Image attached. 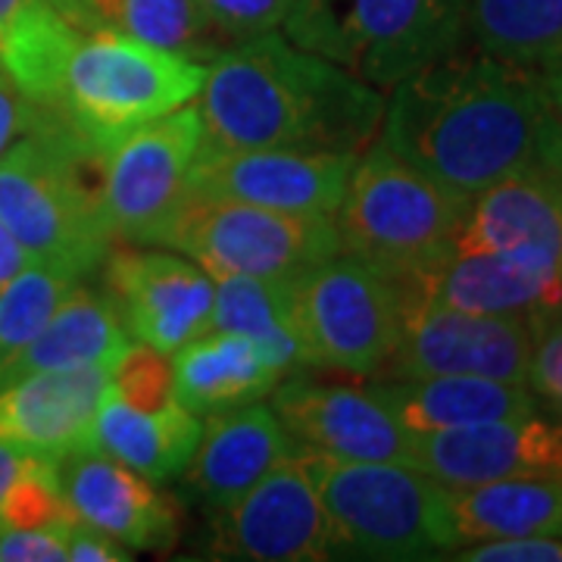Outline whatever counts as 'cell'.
Instances as JSON below:
<instances>
[{
	"instance_id": "cell-36",
	"label": "cell",
	"mask_w": 562,
	"mask_h": 562,
	"mask_svg": "<svg viewBox=\"0 0 562 562\" xmlns=\"http://www.w3.org/2000/svg\"><path fill=\"white\" fill-rule=\"evenodd\" d=\"M547 94V122H543L541 166L562 179V66L541 72Z\"/></svg>"
},
{
	"instance_id": "cell-2",
	"label": "cell",
	"mask_w": 562,
	"mask_h": 562,
	"mask_svg": "<svg viewBox=\"0 0 562 562\" xmlns=\"http://www.w3.org/2000/svg\"><path fill=\"white\" fill-rule=\"evenodd\" d=\"M384 94L276 32L238 41L206 66L203 144L360 154L384 122Z\"/></svg>"
},
{
	"instance_id": "cell-6",
	"label": "cell",
	"mask_w": 562,
	"mask_h": 562,
	"mask_svg": "<svg viewBox=\"0 0 562 562\" xmlns=\"http://www.w3.org/2000/svg\"><path fill=\"white\" fill-rule=\"evenodd\" d=\"M203 81L206 63L125 35L81 32L60 98L47 113L60 116L91 150L106 154L128 132L201 98Z\"/></svg>"
},
{
	"instance_id": "cell-5",
	"label": "cell",
	"mask_w": 562,
	"mask_h": 562,
	"mask_svg": "<svg viewBox=\"0 0 562 562\" xmlns=\"http://www.w3.org/2000/svg\"><path fill=\"white\" fill-rule=\"evenodd\" d=\"M281 25L291 44L379 91L457 54L469 35L465 0H294Z\"/></svg>"
},
{
	"instance_id": "cell-37",
	"label": "cell",
	"mask_w": 562,
	"mask_h": 562,
	"mask_svg": "<svg viewBox=\"0 0 562 562\" xmlns=\"http://www.w3.org/2000/svg\"><path fill=\"white\" fill-rule=\"evenodd\" d=\"M41 106L29 101L13 79L0 69V157L3 150L20 138L22 132H29L38 120Z\"/></svg>"
},
{
	"instance_id": "cell-41",
	"label": "cell",
	"mask_w": 562,
	"mask_h": 562,
	"mask_svg": "<svg viewBox=\"0 0 562 562\" xmlns=\"http://www.w3.org/2000/svg\"><path fill=\"white\" fill-rule=\"evenodd\" d=\"M25 3H29V0H0V29H3V25H7L10 20H13V16L20 13Z\"/></svg>"
},
{
	"instance_id": "cell-11",
	"label": "cell",
	"mask_w": 562,
	"mask_h": 562,
	"mask_svg": "<svg viewBox=\"0 0 562 562\" xmlns=\"http://www.w3.org/2000/svg\"><path fill=\"white\" fill-rule=\"evenodd\" d=\"M403 294L397 344L379 369L384 379L479 375L528 384L535 319L482 316Z\"/></svg>"
},
{
	"instance_id": "cell-18",
	"label": "cell",
	"mask_w": 562,
	"mask_h": 562,
	"mask_svg": "<svg viewBox=\"0 0 562 562\" xmlns=\"http://www.w3.org/2000/svg\"><path fill=\"white\" fill-rule=\"evenodd\" d=\"M453 250L509 254L562 272V179L541 162L479 191Z\"/></svg>"
},
{
	"instance_id": "cell-38",
	"label": "cell",
	"mask_w": 562,
	"mask_h": 562,
	"mask_svg": "<svg viewBox=\"0 0 562 562\" xmlns=\"http://www.w3.org/2000/svg\"><path fill=\"white\" fill-rule=\"evenodd\" d=\"M66 560L72 562H125L132 560L128 547L120 543L116 538L103 535L98 528L72 522L66 531Z\"/></svg>"
},
{
	"instance_id": "cell-9",
	"label": "cell",
	"mask_w": 562,
	"mask_h": 562,
	"mask_svg": "<svg viewBox=\"0 0 562 562\" xmlns=\"http://www.w3.org/2000/svg\"><path fill=\"white\" fill-rule=\"evenodd\" d=\"M303 369L379 375L401 331V284L338 254L294 281Z\"/></svg>"
},
{
	"instance_id": "cell-34",
	"label": "cell",
	"mask_w": 562,
	"mask_h": 562,
	"mask_svg": "<svg viewBox=\"0 0 562 562\" xmlns=\"http://www.w3.org/2000/svg\"><path fill=\"white\" fill-rule=\"evenodd\" d=\"M531 394L562 416V310L535 319V347L528 366Z\"/></svg>"
},
{
	"instance_id": "cell-10",
	"label": "cell",
	"mask_w": 562,
	"mask_h": 562,
	"mask_svg": "<svg viewBox=\"0 0 562 562\" xmlns=\"http://www.w3.org/2000/svg\"><path fill=\"white\" fill-rule=\"evenodd\" d=\"M203 140L198 106L147 122L103 154V210L113 241L162 247L188 198V169Z\"/></svg>"
},
{
	"instance_id": "cell-40",
	"label": "cell",
	"mask_w": 562,
	"mask_h": 562,
	"mask_svg": "<svg viewBox=\"0 0 562 562\" xmlns=\"http://www.w3.org/2000/svg\"><path fill=\"white\" fill-rule=\"evenodd\" d=\"M32 262V254L20 244V238L7 228V222L0 220V284L13 279Z\"/></svg>"
},
{
	"instance_id": "cell-24",
	"label": "cell",
	"mask_w": 562,
	"mask_h": 562,
	"mask_svg": "<svg viewBox=\"0 0 562 562\" xmlns=\"http://www.w3.org/2000/svg\"><path fill=\"white\" fill-rule=\"evenodd\" d=\"M132 347L116 306L98 291L76 288L32 341L0 366V384L38 372L103 366L113 369Z\"/></svg>"
},
{
	"instance_id": "cell-31",
	"label": "cell",
	"mask_w": 562,
	"mask_h": 562,
	"mask_svg": "<svg viewBox=\"0 0 562 562\" xmlns=\"http://www.w3.org/2000/svg\"><path fill=\"white\" fill-rule=\"evenodd\" d=\"M76 288V276L38 260L0 284V366L38 335Z\"/></svg>"
},
{
	"instance_id": "cell-16",
	"label": "cell",
	"mask_w": 562,
	"mask_h": 562,
	"mask_svg": "<svg viewBox=\"0 0 562 562\" xmlns=\"http://www.w3.org/2000/svg\"><path fill=\"white\" fill-rule=\"evenodd\" d=\"M413 465L447 487L562 475V422L543 416L413 435Z\"/></svg>"
},
{
	"instance_id": "cell-39",
	"label": "cell",
	"mask_w": 562,
	"mask_h": 562,
	"mask_svg": "<svg viewBox=\"0 0 562 562\" xmlns=\"http://www.w3.org/2000/svg\"><path fill=\"white\" fill-rule=\"evenodd\" d=\"M38 460V453H25L20 447L13 443L0 441V509H3V501L10 494V487L20 482V475Z\"/></svg>"
},
{
	"instance_id": "cell-7",
	"label": "cell",
	"mask_w": 562,
	"mask_h": 562,
	"mask_svg": "<svg viewBox=\"0 0 562 562\" xmlns=\"http://www.w3.org/2000/svg\"><path fill=\"white\" fill-rule=\"evenodd\" d=\"M322 509L331 525L335 557L428 560L453 550L447 487L406 462L331 460L306 453Z\"/></svg>"
},
{
	"instance_id": "cell-28",
	"label": "cell",
	"mask_w": 562,
	"mask_h": 562,
	"mask_svg": "<svg viewBox=\"0 0 562 562\" xmlns=\"http://www.w3.org/2000/svg\"><path fill=\"white\" fill-rule=\"evenodd\" d=\"M297 279L225 276L213 279L210 331H235L260 344L281 372L303 369V338L297 319Z\"/></svg>"
},
{
	"instance_id": "cell-1",
	"label": "cell",
	"mask_w": 562,
	"mask_h": 562,
	"mask_svg": "<svg viewBox=\"0 0 562 562\" xmlns=\"http://www.w3.org/2000/svg\"><path fill=\"white\" fill-rule=\"evenodd\" d=\"M541 72L457 50L391 88L384 144L425 176L475 198L541 160Z\"/></svg>"
},
{
	"instance_id": "cell-32",
	"label": "cell",
	"mask_w": 562,
	"mask_h": 562,
	"mask_svg": "<svg viewBox=\"0 0 562 562\" xmlns=\"http://www.w3.org/2000/svg\"><path fill=\"white\" fill-rule=\"evenodd\" d=\"M110 391L135 409H162L176 403V382L169 353L135 344L110 369Z\"/></svg>"
},
{
	"instance_id": "cell-21",
	"label": "cell",
	"mask_w": 562,
	"mask_h": 562,
	"mask_svg": "<svg viewBox=\"0 0 562 562\" xmlns=\"http://www.w3.org/2000/svg\"><path fill=\"white\" fill-rule=\"evenodd\" d=\"M291 450L294 441L281 428L276 409L244 403L210 416L184 472L191 491L213 509H222L291 457Z\"/></svg>"
},
{
	"instance_id": "cell-23",
	"label": "cell",
	"mask_w": 562,
	"mask_h": 562,
	"mask_svg": "<svg viewBox=\"0 0 562 562\" xmlns=\"http://www.w3.org/2000/svg\"><path fill=\"white\" fill-rule=\"evenodd\" d=\"M284 379L260 344L235 331H203L172 353L176 401L194 416H213L272 394Z\"/></svg>"
},
{
	"instance_id": "cell-30",
	"label": "cell",
	"mask_w": 562,
	"mask_h": 562,
	"mask_svg": "<svg viewBox=\"0 0 562 562\" xmlns=\"http://www.w3.org/2000/svg\"><path fill=\"white\" fill-rule=\"evenodd\" d=\"M479 50L535 72L562 66V0H465Z\"/></svg>"
},
{
	"instance_id": "cell-4",
	"label": "cell",
	"mask_w": 562,
	"mask_h": 562,
	"mask_svg": "<svg viewBox=\"0 0 562 562\" xmlns=\"http://www.w3.org/2000/svg\"><path fill=\"white\" fill-rule=\"evenodd\" d=\"M469 203L379 140L357 154L331 220L341 254L387 279L413 281L453 250Z\"/></svg>"
},
{
	"instance_id": "cell-35",
	"label": "cell",
	"mask_w": 562,
	"mask_h": 562,
	"mask_svg": "<svg viewBox=\"0 0 562 562\" xmlns=\"http://www.w3.org/2000/svg\"><path fill=\"white\" fill-rule=\"evenodd\" d=\"M453 560L462 562H562V531L528 535V538H503L460 547Z\"/></svg>"
},
{
	"instance_id": "cell-8",
	"label": "cell",
	"mask_w": 562,
	"mask_h": 562,
	"mask_svg": "<svg viewBox=\"0 0 562 562\" xmlns=\"http://www.w3.org/2000/svg\"><path fill=\"white\" fill-rule=\"evenodd\" d=\"M162 247L198 262L213 279H297L341 254L331 216L284 213L201 194L184 198Z\"/></svg>"
},
{
	"instance_id": "cell-26",
	"label": "cell",
	"mask_w": 562,
	"mask_h": 562,
	"mask_svg": "<svg viewBox=\"0 0 562 562\" xmlns=\"http://www.w3.org/2000/svg\"><path fill=\"white\" fill-rule=\"evenodd\" d=\"M447 513L453 550L469 543L562 531V475L447 487Z\"/></svg>"
},
{
	"instance_id": "cell-3",
	"label": "cell",
	"mask_w": 562,
	"mask_h": 562,
	"mask_svg": "<svg viewBox=\"0 0 562 562\" xmlns=\"http://www.w3.org/2000/svg\"><path fill=\"white\" fill-rule=\"evenodd\" d=\"M0 220L32 254L69 276H88L113 250L103 210V154L41 110L0 157Z\"/></svg>"
},
{
	"instance_id": "cell-15",
	"label": "cell",
	"mask_w": 562,
	"mask_h": 562,
	"mask_svg": "<svg viewBox=\"0 0 562 562\" xmlns=\"http://www.w3.org/2000/svg\"><path fill=\"white\" fill-rule=\"evenodd\" d=\"M103 269L110 303L138 344L172 357L210 331L213 276L198 262L154 247H122L106 254Z\"/></svg>"
},
{
	"instance_id": "cell-17",
	"label": "cell",
	"mask_w": 562,
	"mask_h": 562,
	"mask_svg": "<svg viewBox=\"0 0 562 562\" xmlns=\"http://www.w3.org/2000/svg\"><path fill=\"white\" fill-rule=\"evenodd\" d=\"M63 501L72 519L116 538L128 550L176 543V509L150 479L101 450H72L57 460Z\"/></svg>"
},
{
	"instance_id": "cell-33",
	"label": "cell",
	"mask_w": 562,
	"mask_h": 562,
	"mask_svg": "<svg viewBox=\"0 0 562 562\" xmlns=\"http://www.w3.org/2000/svg\"><path fill=\"white\" fill-rule=\"evenodd\" d=\"M294 0H198L201 13L228 47L276 32Z\"/></svg>"
},
{
	"instance_id": "cell-12",
	"label": "cell",
	"mask_w": 562,
	"mask_h": 562,
	"mask_svg": "<svg viewBox=\"0 0 562 562\" xmlns=\"http://www.w3.org/2000/svg\"><path fill=\"white\" fill-rule=\"evenodd\" d=\"M210 553L250 562H319L335 557L331 525L301 447L238 501L216 509Z\"/></svg>"
},
{
	"instance_id": "cell-20",
	"label": "cell",
	"mask_w": 562,
	"mask_h": 562,
	"mask_svg": "<svg viewBox=\"0 0 562 562\" xmlns=\"http://www.w3.org/2000/svg\"><path fill=\"white\" fill-rule=\"evenodd\" d=\"M106 391L110 369L103 366L38 372L0 384V441L47 460L88 450Z\"/></svg>"
},
{
	"instance_id": "cell-27",
	"label": "cell",
	"mask_w": 562,
	"mask_h": 562,
	"mask_svg": "<svg viewBox=\"0 0 562 562\" xmlns=\"http://www.w3.org/2000/svg\"><path fill=\"white\" fill-rule=\"evenodd\" d=\"M79 32H110L210 63L228 47L198 0H47Z\"/></svg>"
},
{
	"instance_id": "cell-19",
	"label": "cell",
	"mask_w": 562,
	"mask_h": 562,
	"mask_svg": "<svg viewBox=\"0 0 562 562\" xmlns=\"http://www.w3.org/2000/svg\"><path fill=\"white\" fill-rule=\"evenodd\" d=\"M406 294L482 316L541 319L562 310V272L509 254L450 250L419 279L397 281Z\"/></svg>"
},
{
	"instance_id": "cell-14",
	"label": "cell",
	"mask_w": 562,
	"mask_h": 562,
	"mask_svg": "<svg viewBox=\"0 0 562 562\" xmlns=\"http://www.w3.org/2000/svg\"><path fill=\"white\" fill-rule=\"evenodd\" d=\"M272 409L294 447L306 453L413 465V435L372 387L325 382L297 369L272 387Z\"/></svg>"
},
{
	"instance_id": "cell-29",
	"label": "cell",
	"mask_w": 562,
	"mask_h": 562,
	"mask_svg": "<svg viewBox=\"0 0 562 562\" xmlns=\"http://www.w3.org/2000/svg\"><path fill=\"white\" fill-rule=\"evenodd\" d=\"M79 35V29L63 20L47 0H29L0 29V69L35 106L54 110Z\"/></svg>"
},
{
	"instance_id": "cell-25",
	"label": "cell",
	"mask_w": 562,
	"mask_h": 562,
	"mask_svg": "<svg viewBox=\"0 0 562 562\" xmlns=\"http://www.w3.org/2000/svg\"><path fill=\"white\" fill-rule=\"evenodd\" d=\"M201 431V416L184 409L179 401L162 409H135L106 391L88 450H101L150 482H169L188 469Z\"/></svg>"
},
{
	"instance_id": "cell-13",
	"label": "cell",
	"mask_w": 562,
	"mask_h": 562,
	"mask_svg": "<svg viewBox=\"0 0 562 562\" xmlns=\"http://www.w3.org/2000/svg\"><path fill=\"white\" fill-rule=\"evenodd\" d=\"M357 154L291 147H198L188 169V194L335 216Z\"/></svg>"
},
{
	"instance_id": "cell-22",
	"label": "cell",
	"mask_w": 562,
	"mask_h": 562,
	"mask_svg": "<svg viewBox=\"0 0 562 562\" xmlns=\"http://www.w3.org/2000/svg\"><path fill=\"white\" fill-rule=\"evenodd\" d=\"M387 413L409 435L469 428L484 422L525 419L538 413L528 384L479 379V375H431V379H382L369 384Z\"/></svg>"
}]
</instances>
